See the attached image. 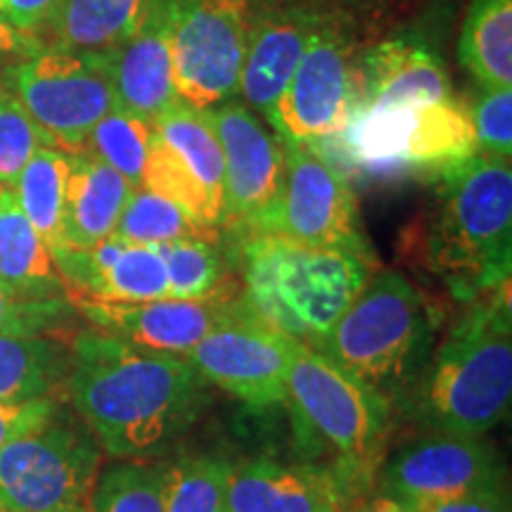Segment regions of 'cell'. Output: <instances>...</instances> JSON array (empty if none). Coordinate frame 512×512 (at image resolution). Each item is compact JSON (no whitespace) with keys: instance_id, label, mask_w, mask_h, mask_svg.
Here are the masks:
<instances>
[{"instance_id":"obj_1","label":"cell","mask_w":512,"mask_h":512,"mask_svg":"<svg viewBox=\"0 0 512 512\" xmlns=\"http://www.w3.org/2000/svg\"><path fill=\"white\" fill-rule=\"evenodd\" d=\"M67 394L102 451L124 460L166 451L209 401L207 380L185 356L95 328L74 337Z\"/></svg>"},{"instance_id":"obj_2","label":"cell","mask_w":512,"mask_h":512,"mask_svg":"<svg viewBox=\"0 0 512 512\" xmlns=\"http://www.w3.org/2000/svg\"><path fill=\"white\" fill-rule=\"evenodd\" d=\"M415 406L432 432L484 437L508 418L512 403L510 283L472 299L427 361Z\"/></svg>"},{"instance_id":"obj_3","label":"cell","mask_w":512,"mask_h":512,"mask_svg":"<svg viewBox=\"0 0 512 512\" xmlns=\"http://www.w3.org/2000/svg\"><path fill=\"white\" fill-rule=\"evenodd\" d=\"M425 233V261L453 297L472 302L510 283L512 166L475 155L446 171Z\"/></svg>"},{"instance_id":"obj_4","label":"cell","mask_w":512,"mask_h":512,"mask_svg":"<svg viewBox=\"0 0 512 512\" xmlns=\"http://www.w3.org/2000/svg\"><path fill=\"white\" fill-rule=\"evenodd\" d=\"M242 299L261 323L316 349L373 275V259L275 235L240 238Z\"/></svg>"},{"instance_id":"obj_5","label":"cell","mask_w":512,"mask_h":512,"mask_svg":"<svg viewBox=\"0 0 512 512\" xmlns=\"http://www.w3.org/2000/svg\"><path fill=\"white\" fill-rule=\"evenodd\" d=\"M434 328L437 318L425 294L401 273L380 271L370 275L316 351L392 406L425 373Z\"/></svg>"},{"instance_id":"obj_6","label":"cell","mask_w":512,"mask_h":512,"mask_svg":"<svg viewBox=\"0 0 512 512\" xmlns=\"http://www.w3.org/2000/svg\"><path fill=\"white\" fill-rule=\"evenodd\" d=\"M294 437L366 494L380 472L389 437V403L316 349L297 344L287 373Z\"/></svg>"},{"instance_id":"obj_7","label":"cell","mask_w":512,"mask_h":512,"mask_svg":"<svg viewBox=\"0 0 512 512\" xmlns=\"http://www.w3.org/2000/svg\"><path fill=\"white\" fill-rule=\"evenodd\" d=\"M337 138L349 162L368 174L444 176L477 155L470 107L456 95L406 107L358 105Z\"/></svg>"},{"instance_id":"obj_8","label":"cell","mask_w":512,"mask_h":512,"mask_svg":"<svg viewBox=\"0 0 512 512\" xmlns=\"http://www.w3.org/2000/svg\"><path fill=\"white\" fill-rule=\"evenodd\" d=\"M373 43L370 19H344L313 38L268 121L280 140L316 147L339 136L361 102V57Z\"/></svg>"},{"instance_id":"obj_9","label":"cell","mask_w":512,"mask_h":512,"mask_svg":"<svg viewBox=\"0 0 512 512\" xmlns=\"http://www.w3.org/2000/svg\"><path fill=\"white\" fill-rule=\"evenodd\" d=\"M102 448L79 418L57 411L0 448V512H67L88 505Z\"/></svg>"},{"instance_id":"obj_10","label":"cell","mask_w":512,"mask_h":512,"mask_svg":"<svg viewBox=\"0 0 512 512\" xmlns=\"http://www.w3.org/2000/svg\"><path fill=\"white\" fill-rule=\"evenodd\" d=\"M8 91L53 150L76 155L93 126L117 107L107 57L43 46L10 69Z\"/></svg>"},{"instance_id":"obj_11","label":"cell","mask_w":512,"mask_h":512,"mask_svg":"<svg viewBox=\"0 0 512 512\" xmlns=\"http://www.w3.org/2000/svg\"><path fill=\"white\" fill-rule=\"evenodd\" d=\"M283 145V188L249 235H275L306 247L342 249L373 259L347 176L316 147L285 140Z\"/></svg>"},{"instance_id":"obj_12","label":"cell","mask_w":512,"mask_h":512,"mask_svg":"<svg viewBox=\"0 0 512 512\" xmlns=\"http://www.w3.org/2000/svg\"><path fill=\"white\" fill-rule=\"evenodd\" d=\"M140 188L178 204L204 228H223V152L207 112L176 100L152 121L150 155Z\"/></svg>"},{"instance_id":"obj_13","label":"cell","mask_w":512,"mask_h":512,"mask_svg":"<svg viewBox=\"0 0 512 512\" xmlns=\"http://www.w3.org/2000/svg\"><path fill=\"white\" fill-rule=\"evenodd\" d=\"M247 34V0H174L171 62L178 98L197 110L238 98Z\"/></svg>"},{"instance_id":"obj_14","label":"cell","mask_w":512,"mask_h":512,"mask_svg":"<svg viewBox=\"0 0 512 512\" xmlns=\"http://www.w3.org/2000/svg\"><path fill=\"white\" fill-rule=\"evenodd\" d=\"M247 15L240 98L266 124L313 38L344 19H368L351 0H247Z\"/></svg>"},{"instance_id":"obj_15","label":"cell","mask_w":512,"mask_h":512,"mask_svg":"<svg viewBox=\"0 0 512 512\" xmlns=\"http://www.w3.org/2000/svg\"><path fill=\"white\" fill-rule=\"evenodd\" d=\"M297 344L261 323L240 294L221 323L185 358L207 384L254 411H266L287 399V373Z\"/></svg>"},{"instance_id":"obj_16","label":"cell","mask_w":512,"mask_h":512,"mask_svg":"<svg viewBox=\"0 0 512 512\" xmlns=\"http://www.w3.org/2000/svg\"><path fill=\"white\" fill-rule=\"evenodd\" d=\"M377 475L384 498L411 508L505 489V470L496 448L482 437L460 434L434 432L413 441Z\"/></svg>"},{"instance_id":"obj_17","label":"cell","mask_w":512,"mask_h":512,"mask_svg":"<svg viewBox=\"0 0 512 512\" xmlns=\"http://www.w3.org/2000/svg\"><path fill=\"white\" fill-rule=\"evenodd\" d=\"M207 117L223 152L226 221L223 226L245 238L273 207L285 178V145L278 133L233 98L209 107Z\"/></svg>"},{"instance_id":"obj_18","label":"cell","mask_w":512,"mask_h":512,"mask_svg":"<svg viewBox=\"0 0 512 512\" xmlns=\"http://www.w3.org/2000/svg\"><path fill=\"white\" fill-rule=\"evenodd\" d=\"M363 491L332 463L233 467L223 512H351Z\"/></svg>"},{"instance_id":"obj_19","label":"cell","mask_w":512,"mask_h":512,"mask_svg":"<svg viewBox=\"0 0 512 512\" xmlns=\"http://www.w3.org/2000/svg\"><path fill=\"white\" fill-rule=\"evenodd\" d=\"M53 252L69 304H133L169 297L162 256L152 247L110 235L88 249L57 247Z\"/></svg>"},{"instance_id":"obj_20","label":"cell","mask_w":512,"mask_h":512,"mask_svg":"<svg viewBox=\"0 0 512 512\" xmlns=\"http://www.w3.org/2000/svg\"><path fill=\"white\" fill-rule=\"evenodd\" d=\"M240 292L235 287L207 299H150L133 304L81 302L74 304L95 330L152 351L185 356L200 344L235 304Z\"/></svg>"},{"instance_id":"obj_21","label":"cell","mask_w":512,"mask_h":512,"mask_svg":"<svg viewBox=\"0 0 512 512\" xmlns=\"http://www.w3.org/2000/svg\"><path fill=\"white\" fill-rule=\"evenodd\" d=\"M171 19L174 0H147L133 36L107 55L117 105L150 124L181 100L171 62Z\"/></svg>"},{"instance_id":"obj_22","label":"cell","mask_w":512,"mask_h":512,"mask_svg":"<svg viewBox=\"0 0 512 512\" xmlns=\"http://www.w3.org/2000/svg\"><path fill=\"white\" fill-rule=\"evenodd\" d=\"M451 95L453 88L444 62L422 36L401 34L375 41L361 57L358 105L406 107Z\"/></svg>"},{"instance_id":"obj_23","label":"cell","mask_w":512,"mask_h":512,"mask_svg":"<svg viewBox=\"0 0 512 512\" xmlns=\"http://www.w3.org/2000/svg\"><path fill=\"white\" fill-rule=\"evenodd\" d=\"M133 190L124 176L98 159L69 155L60 247L88 249L114 235Z\"/></svg>"},{"instance_id":"obj_24","label":"cell","mask_w":512,"mask_h":512,"mask_svg":"<svg viewBox=\"0 0 512 512\" xmlns=\"http://www.w3.org/2000/svg\"><path fill=\"white\" fill-rule=\"evenodd\" d=\"M0 287L22 304L67 302L48 242L19 209L10 188L0 195Z\"/></svg>"},{"instance_id":"obj_25","label":"cell","mask_w":512,"mask_h":512,"mask_svg":"<svg viewBox=\"0 0 512 512\" xmlns=\"http://www.w3.org/2000/svg\"><path fill=\"white\" fill-rule=\"evenodd\" d=\"M145 8L147 0H62L46 46L107 57L133 36Z\"/></svg>"},{"instance_id":"obj_26","label":"cell","mask_w":512,"mask_h":512,"mask_svg":"<svg viewBox=\"0 0 512 512\" xmlns=\"http://www.w3.org/2000/svg\"><path fill=\"white\" fill-rule=\"evenodd\" d=\"M458 60L482 88H512V0H472Z\"/></svg>"},{"instance_id":"obj_27","label":"cell","mask_w":512,"mask_h":512,"mask_svg":"<svg viewBox=\"0 0 512 512\" xmlns=\"http://www.w3.org/2000/svg\"><path fill=\"white\" fill-rule=\"evenodd\" d=\"M69 351L48 337L0 335V401L57 399L67 384Z\"/></svg>"},{"instance_id":"obj_28","label":"cell","mask_w":512,"mask_h":512,"mask_svg":"<svg viewBox=\"0 0 512 512\" xmlns=\"http://www.w3.org/2000/svg\"><path fill=\"white\" fill-rule=\"evenodd\" d=\"M69 155L67 152L43 147L22 174L12 183L19 209L38 230L50 249L60 247L62 242V211H64V190H67Z\"/></svg>"},{"instance_id":"obj_29","label":"cell","mask_w":512,"mask_h":512,"mask_svg":"<svg viewBox=\"0 0 512 512\" xmlns=\"http://www.w3.org/2000/svg\"><path fill=\"white\" fill-rule=\"evenodd\" d=\"M152 249L164 261L169 297L207 299L235 287L228 283V264L223 256L219 230L166 242Z\"/></svg>"},{"instance_id":"obj_30","label":"cell","mask_w":512,"mask_h":512,"mask_svg":"<svg viewBox=\"0 0 512 512\" xmlns=\"http://www.w3.org/2000/svg\"><path fill=\"white\" fill-rule=\"evenodd\" d=\"M150 143V121L133 117L117 105L93 126V131L83 140L76 155L98 159V162L107 164L124 176L133 188H140L147 155H150Z\"/></svg>"},{"instance_id":"obj_31","label":"cell","mask_w":512,"mask_h":512,"mask_svg":"<svg viewBox=\"0 0 512 512\" xmlns=\"http://www.w3.org/2000/svg\"><path fill=\"white\" fill-rule=\"evenodd\" d=\"M169 465L128 460L95 479L88 512H166Z\"/></svg>"},{"instance_id":"obj_32","label":"cell","mask_w":512,"mask_h":512,"mask_svg":"<svg viewBox=\"0 0 512 512\" xmlns=\"http://www.w3.org/2000/svg\"><path fill=\"white\" fill-rule=\"evenodd\" d=\"M219 228H204L185 211L157 192L136 188L121 209L114 235L131 245L157 247L166 242L204 235Z\"/></svg>"},{"instance_id":"obj_33","label":"cell","mask_w":512,"mask_h":512,"mask_svg":"<svg viewBox=\"0 0 512 512\" xmlns=\"http://www.w3.org/2000/svg\"><path fill=\"white\" fill-rule=\"evenodd\" d=\"M233 465L223 458L195 456L169 465L166 512H223Z\"/></svg>"},{"instance_id":"obj_34","label":"cell","mask_w":512,"mask_h":512,"mask_svg":"<svg viewBox=\"0 0 512 512\" xmlns=\"http://www.w3.org/2000/svg\"><path fill=\"white\" fill-rule=\"evenodd\" d=\"M43 147H50L46 136L5 86L0 93V185L12 188L29 159Z\"/></svg>"},{"instance_id":"obj_35","label":"cell","mask_w":512,"mask_h":512,"mask_svg":"<svg viewBox=\"0 0 512 512\" xmlns=\"http://www.w3.org/2000/svg\"><path fill=\"white\" fill-rule=\"evenodd\" d=\"M477 155L510 159L512 155V88H482L470 110Z\"/></svg>"},{"instance_id":"obj_36","label":"cell","mask_w":512,"mask_h":512,"mask_svg":"<svg viewBox=\"0 0 512 512\" xmlns=\"http://www.w3.org/2000/svg\"><path fill=\"white\" fill-rule=\"evenodd\" d=\"M72 304H22L0 287V335L46 337V332L60 328Z\"/></svg>"},{"instance_id":"obj_37","label":"cell","mask_w":512,"mask_h":512,"mask_svg":"<svg viewBox=\"0 0 512 512\" xmlns=\"http://www.w3.org/2000/svg\"><path fill=\"white\" fill-rule=\"evenodd\" d=\"M60 411L57 399H36L24 403H3L0 401V448L27 434L43 422H48Z\"/></svg>"},{"instance_id":"obj_38","label":"cell","mask_w":512,"mask_h":512,"mask_svg":"<svg viewBox=\"0 0 512 512\" xmlns=\"http://www.w3.org/2000/svg\"><path fill=\"white\" fill-rule=\"evenodd\" d=\"M60 3L62 0H8L3 15L17 31L38 41L53 22Z\"/></svg>"},{"instance_id":"obj_39","label":"cell","mask_w":512,"mask_h":512,"mask_svg":"<svg viewBox=\"0 0 512 512\" xmlns=\"http://www.w3.org/2000/svg\"><path fill=\"white\" fill-rule=\"evenodd\" d=\"M418 512H510L508 496L503 491H482V494L446 498L415 508Z\"/></svg>"},{"instance_id":"obj_40","label":"cell","mask_w":512,"mask_h":512,"mask_svg":"<svg viewBox=\"0 0 512 512\" xmlns=\"http://www.w3.org/2000/svg\"><path fill=\"white\" fill-rule=\"evenodd\" d=\"M43 43L36 41L22 31H17L12 24L5 19L3 12H0V55H34L36 50H41Z\"/></svg>"},{"instance_id":"obj_41","label":"cell","mask_w":512,"mask_h":512,"mask_svg":"<svg viewBox=\"0 0 512 512\" xmlns=\"http://www.w3.org/2000/svg\"><path fill=\"white\" fill-rule=\"evenodd\" d=\"M370 512H418L411 505H403V503H396L392 498H382V501H377L373 505V510Z\"/></svg>"},{"instance_id":"obj_42","label":"cell","mask_w":512,"mask_h":512,"mask_svg":"<svg viewBox=\"0 0 512 512\" xmlns=\"http://www.w3.org/2000/svg\"><path fill=\"white\" fill-rule=\"evenodd\" d=\"M67 512H88V505H81V508H74V510H67Z\"/></svg>"},{"instance_id":"obj_43","label":"cell","mask_w":512,"mask_h":512,"mask_svg":"<svg viewBox=\"0 0 512 512\" xmlns=\"http://www.w3.org/2000/svg\"><path fill=\"white\" fill-rule=\"evenodd\" d=\"M5 5H8V0H0V12H5Z\"/></svg>"},{"instance_id":"obj_44","label":"cell","mask_w":512,"mask_h":512,"mask_svg":"<svg viewBox=\"0 0 512 512\" xmlns=\"http://www.w3.org/2000/svg\"><path fill=\"white\" fill-rule=\"evenodd\" d=\"M5 91V79H0V93Z\"/></svg>"},{"instance_id":"obj_45","label":"cell","mask_w":512,"mask_h":512,"mask_svg":"<svg viewBox=\"0 0 512 512\" xmlns=\"http://www.w3.org/2000/svg\"><path fill=\"white\" fill-rule=\"evenodd\" d=\"M3 190H5V188H3V185H0V195H3Z\"/></svg>"}]
</instances>
